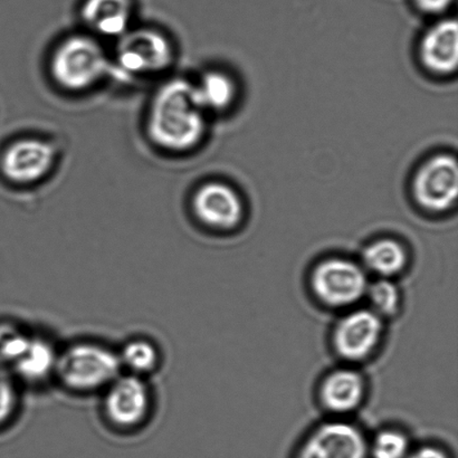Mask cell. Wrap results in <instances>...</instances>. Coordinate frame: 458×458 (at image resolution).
I'll return each mask as SVG.
<instances>
[{
  "instance_id": "6da1fadb",
  "label": "cell",
  "mask_w": 458,
  "mask_h": 458,
  "mask_svg": "<svg viewBox=\"0 0 458 458\" xmlns=\"http://www.w3.org/2000/svg\"><path fill=\"white\" fill-rule=\"evenodd\" d=\"M205 110L195 84L173 79L161 85L148 112V136L165 150L182 152L199 145L206 131Z\"/></svg>"
},
{
  "instance_id": "7a4b0ae2",
  "label": "cell",
  "mask_w": 458,
  "mask_h": 458,
  "mask_svg": "<svg viewBox=\"0 0 458 458\" xmlns=\"http://www.w3.org/2000/svg\"><path fill=\"white\" fill-rule=\"evenodd\" d=\"M118 350L94 341H80L58 352L55 375L71 392H103L123 374Z\"/></svg>"
},
{
  "instance_id": "3957f363",
  "label": "cell",
  "mask_w": 458,
  "mask_h": 458,
  "mask_svg": "<svg viewBox=\"0 0 458 458\" xmlns=\"http://www.w3.org/2000/svg\"><path fill=\"white\" fill-rule=\"evenodd\" d=\"M58 87L80 92L94 87L109 72V60L96 38L73 35L58 45L49 64Z\"/></svg>"
},
{
  "instance_id": "277c9868",
  "label": "cell",
  "mask_w": 458,
  "mask_h": 458,
  "mask_svg": "<svg viewBox=\"0 0 458 458\" xmlns=\"http://www.w3.org/2000/svg\"><path fill=\"white\" fill-rule=\"evenodd\" d=\"M369 284L362 265L344 258L322 259L310 274L313 295L318 302L331 309L354 307L366 298Z\"/></svg>"
},
{
  "instance_id": "5b68a950",
  "label": "cell",
  "mask_w": 458,
  "mask_h": 458,
  "mask_svg": "<svg viewBox=\"0 0 458 458\" xmlns=\"http://www.w3.org/2000/svg\"><path fill=\"white\" fill-rule=\"evenodd\" d=\"M102 393L103 412L112 428L132 432L149 419L152 393L143 377L123 372Z\"/></svg>"
},
{
  "instance_id": "8992f818",
  "label": "cell",
  "mask_w": 458,
  "mask_h": 458,
  "mask_svg": "<svg viewBox=\"0 0 458 458\" xmlns=\"http://www.w3.org/2000/svg\"><path fill=\"white\" fill-rule=\"evenodd\" d=\"M174 58L172 42L158 30H129L119 38L116 64L129 76L163 73L172 66Z\"/></svg>"
},
{
  "instance_id": "52a82bcc",
  "label": "cell",
  "mask_w": 458,
  "mask_h": 458,
  "mask_svg": "<svg viewBox=\"0 0 458 458\" xmlns=\"http://www.w3.org/2000/svg\"><path fill=\"white\" fill-rule=\"evenodd\" d=\"M384 318L371 309H354L335 323L332 345L348 362L367 360L375 353L384 336Z\"/></svg>"
},
{
  "instance_id": "ba28073f",
  "label": "cell",
  "mask_w": 458,
  "mask_h": 458,
  "mask_svg": "<svg viewBox=\"0 0 458 458\" xmlns=\"http://www.w3.org/2000/svg\"><path fill=\"white\" fill-rule=\"evenodd\" d=\"M294 458H369V442L349 421H327L308 435Z\"/></svg>"
},
{
  "instance_id": "9c48e42d",
  "label": "cell",
  "mask_w": 458,
  "mask_h": 458,
  "mask_svg": "<svg viewBox=\"0 0 458 458\" xmlns=\"http://www.w3.org/2000/svg\"><path fill=\"white\" fill-rule=\"evenodd\" d=\"M53 143L42 139L25 138L13 142L0 159V170L9 182L29 185L47 177L56 161Z\"/></svg>"
},
{
  "instance_id": "30bf717a",
  "label": "cell",
  "mask_w": 458,
  "mask_h": 458,
  "mask_svg": "<svg viewBox=\"0 0 458 458\" xmlns=\"http://www.w3.org/2000/svg\"><path fill=\"white\" fill-rule=\"evenodd\" d=\"M417 201L435 213L445 212L456 203L458 168L454 157L439 155L417 173L414 183Z\"/></svg>"
},
{
  "instance_id": "8fae6325",
  "label": "cell",
  "mask_w": 458,
  "mask_h": 458,
  "mask_svg": "<svg viewBox=\"0 0 458 458\" xmlns=\"http://www.w3.org/2000/svg\"><path fill=\"white\" fill-rule=\"evenodd\" d=\"M192 210L199 221L218 231L235 228L242 219L241 197L222 182H208L196 191Z\"/></svg>"
},
{
  "instance_id": "7c38bea8",
  "label": "cell",
  "mask_w": 458,
  "mask_h": 458,
  "mask_svg": "<svg viewBox=\"0 0 458 458\" xmlns=\"http://www.w3.org/2000/svg\"><path fill=\"white\" fill-rule=\"evenodd\" d=\"M366 396V381L352 368L331 371L318 387V399L327 411L345 415L360 407Z\"/></svg>"
},
{
  "instance_id": "4fadbf2b",
  "label": "cell",
  "mask_w": 458,
  "mask_h": 458,
  "mask_svg": "<svg viewBox=\"0 0 458 458\" xmlns=\"http://www.w3.org/2000/svg\"><path fill=\"white\" fill-rule=\"evenodd\" d=\"M421 60L437 73L456 70L458 63V27L455 21L438 22L426 33L420 47Z\"/></svg>"
},
{
  "instance_id": "5bb4252c",
  "label": "cell",
  "mask_w": 458,
  "mask_h": 458,
  "mask_svg": "<svg viewBox=\"0 0 458 458\" xmlns=\"http://www.w3.org/2000/svg\"><path fill=\"white\" fill-rule=\"evenodd\" d=\"M131 17V0H85L82 7L83 21L106 38H123L129 31Z\"/></svg>"
},
{
  "instance_id": "9a60e30c",
  "label": "cell",
  "mask_w": 458,
  "mask_h": 458,
  "mask_svg": "<svg viewBox=\"0 0 458 458\" xmlns=\"http://www.w3.org/2000/svg\"><path fill=\"white\" fill-rule=\"evenodd\" d=\"M58 350L43 335H34L29 348L11 371L20 384H39L55 375Z\"/></svg>"
},
{
  "instance_id": "2e32d148",
  "label": "cell",
  "mask_w": 458,
  "mask_h": 458,
  "mask_svg": "<svg viewBox=\"0 0 458 458\" xmlns=\"http://www.w3.org/2000/svg\"><path fill=\"white\" fill-rule=\"evenodd\" d=\"M362 267L378 278H390L405 271L408 253L401 242L393 238H381L370 242L362 251Z\"/></svg>"
},
{
  "instance_id": "e0dca14e",
  "label": "cell",
  "mask_w": 458,
  "mask_h": 458,
  "mask_svg": "<svg viewBox=\"0 0 458 458\" xmlns=\"http://www.w3.org/2000/svg\"><path fill=\"white\" fill-rule=\"evenodd\" d=\"M123 372L146 378L160 365L161 354L154 341L137 336L130 339L118 350Z\"/></svg>"
},
{
  "instance_id": "ac0fdd59",
  "label": "cell",
  "mask_w": 458,
  "mask_h": 458,
  "mask_svg": "<svg viewBox=\"0 0 458 458\" xmlns=\"http://www.w3.org/2000/svg\"><path fill=\"white\" fill-rule=\"evenodd\" d=\"M195 84L197 98L205 111H221L235 98V84L223 72L209 71Z\"/></svg>"
},
{
  "instance_id": "d6986e66",
  "label": "cell",
  "mask_w": 458,
  "mask_h": 458,
  "mask_svg": "<svg viewBox=\"0 0 458 458\" xmlns=\"http://www.w3.org/2000/svg\"><path fill=\"white\" fill-rule=\"evenodd\" d=\"M366 296L369 299L372 311L380 318L394 317L401 309V290L390 278H378L370 283Z\"/></svg>"
},
{
  "instance_id": "ffe728a7",
  "label": "cell",
  "mask_w": 458,
  "mask_h": 458,
  "mask_svg": "<svg viewBox=\"0 0 458 458\" xmlns=\"http://www.w3.org/2000/svg\"><path fill=\"white\" fill-rule=\"evenodd\" d=\"M410 452V439L402 430L394 428L380 430L369 442L371 458H407Z\"/></svg>"
},
{
  "instance_id": "44dd1931",
  "label": "cell",
  "mask_w": 458,
  "mask_h": 458,
  "mask_svg": "<svg viewBox=\"0 0 458 458\" xmlns=\"http://www.w3.org/2000/svg\"><path fill=\"white\" fill-rule=\"evenodd\" d=\"M20 381L0 362V428L7 425L20 405Z\"/></svg>"
},
{
  "instance_id": "7402d4cb",
  "label": "cell",
  "mask_w": 458,
  "mask_h": 458,
  "mask_svg": "<svg viewBox=\"0 0 458 458\" xmlns=\"http://www.w3.org/2000/svg\"><path fill=\"white\" fill-rule=\"evenodd\" d=\"M407 458H450V456L441 447L424 445L411 451Z\"/></svg>"
},
{
  "instance_id": "603a6c76",
  "label": "cell",
  "mask_w": 458,
  "mask_h": 458,
  "mask_svg": "<svg viewBox=\"0 0 458 458\" xmlns=\"http://www.w3.org/2000/svg\"><path fill=\"white\" fill-rule=\"evenodd\" d=\"M452 0H415L417 6L426 13H437L450 6Z\"/></svg>"
}]
</instances>
